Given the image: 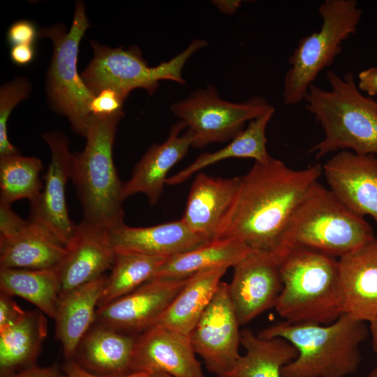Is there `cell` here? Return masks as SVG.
Returning <instances> with one entry per match:
<instances>
[{
  "label": "cell",
  "instance_id": "cell-5",
  "mask_svg": "<svg viewBox=\"0 0 377 377\" xmlns=\"http://www.w3.org/2000/svg\"><path fill=\"white\" fill-rule=\"evenodd\" d=\"M124 112L109 116L91 114L86 145L73 154L71 179L82 208V221L111 230L123 223V188L112 157L119 122Z\"/></svg>",
  "mask_w": 377,
  "mask_h": 377
},
{
  "label": "cell",
  "instance_id": "cell-31",
  "mask_svg": "<svg viewBox=\"0 0 377 377\" xmlns=\"http://www.w3.org/2000/svg\"><path fill=\"white\" fill-rule=\"evenodd\" d=\"M168 257L116 253L111 272L107 277L98 308L128 294L154 279Z\"/></svg>",
  "mask_w": 377,
  "mask_h": 377
},
{
  "label": "cell",
  "instance_id": "cell-42",
  "mask_svg": "<svg viewBox=\"0 0 377 377\" xmlns=\"http://www.w3.org/2000/svg\"><path fill=\"white\" fill-rule=\"evenodd\" d=\"M213 4L224 14H233L240 7L242 1H213Z\"/></svg>",
  "mask_w": 377,
  "mask_h": 377
},
{
  "label": "cell",
  "instance_id": "cell-20",
  "mask_svg": "<svg viewBox=\"0 0 377 377\" xmlns=\"http://www.w3.org/2000/svg\"><path fill=\"white\" fill-rule=\"evenodd\" d=\"M241 177H214L199 173L195 177L182 220L196 235L211 241L236 196Z\"/></svg>",
  "mask_w": 377,
  "mask_h": 377
},
{
  "label": "cell",
  "instance_id": "cell-13",
  "mask_svg": "<svg viewBox=\"0 0 377 377\" xmlns=\"http://www.w3.org/2000/svg\"><path fill=\"white\" fill-rule=\"evenodd\" d=\"M233 268L228 283L229 296L244 325L275 307L283 289L279 258L270 252L253 250Z\"/></svg>",
  "mask_w": 377,
  "mask_h": 377
},
{
  "label": "cell",
  "instance_id": "cell-32",
  "mask_svg": "<svg viewBox=\"0 0 377 377\" xmlns=\"http://www.w3.org/2000/svg\"><path fill=\"white\" fill-rule=\"evenodd\" d=\"M43 169L40 158L20 153L0 157V202L11 205L28 199L30 203L39 197L43 183L39 175Z\"/></svg>",
  "mask_w": 377,
  "mask_h": 377
},
{
  "label": "cell",
  "instance_id": "cell-19",
  "mask_svg": "<svg viewBox=\"0 0 377 377\" xmlns=\"http://www.w3.org/2000/svg\"><path fill=\"white\" fill-rule=\"evenodd\" d=\"M344 313L365 321L377 318V237L338 260Z\"/></svg>",
  "mask_w": 377,
  "mask_h": 377
},
{
  "label": "cell",
  "instance_id": "cell-38",
  "mask_svg": "<svg viewBox=\"0 0 377 377\" xmlns=\"http://www.w3.org/2000/svg\"><path fill=\"white\" fill-rule=\"evenodd\" d=\"M62 371L65 377H149L150 376L144 372H131L119 376L98 375L86 370L73 359L66 360V362L63 366Z\"/></svg>",
  "mask_w": 377,
  "mask_h": 377
},
{
  "label": "cell",
  "instance_id": "cell-6",
  "mask_svg": "<svg viewBox=\"0 0 377 377\" xmlns=\"http://www.w3.org/2000/svg\"><path fill=\"white\" fill-rule=\"evenodd\" d=\"M374 237L372 228L364 217L349 210L317 182L293 215L279 258L293 247L309 248L341 258Z\"/></svg>",
  "mask_w": 377,
  "mask_h": 377
},
{
  "label": "cell",
  "instance_id": "cell-21",
  "mask_svg": "<svg viewBox=\"0 0 377 377\" xmlns=\"http://www.w3.org/2000/svg\"><path fill=\"white\" fill-rule=\"evenodd\" d=\"M110 235L116 253L168 258L209 242L192 232L182 219L142 228L123 223L110 230Z\"/></svg>",
  "mask_w": 377,
  "mask_h": 377
},
{
  "label": "cell",
  "instance_id": "cell-28",
  "mask_svg": "<svg viewBox=\"0 0 377 377\" xmlns=\"http://www.w3.org/2000/svg\"><path fill=\"white\" fill-rule=\"evenodd\" d=\"M246 353L221 377H283L282 369L297 356V350L281 337L260 338L249 329L241 331Z\"/></svg>",
  "mask_w": 377,
  "mask_h": 377
},
{
  "label": "cell",
  "instance_id": "cell-18",
  "mask_svg": "<svg viewBox=\"0 0 377 377\" xmlns=\"http://www.w3.org/2000/svg\"><path fill=\"white\" fill-rule=\"evenodd\" d=\"M180 120L173 124L168 136L163 142L153 144L133 170L131 178L124 182L123 197L126 200L137 193L146 195L149 203L158 202L166 184L170 170L187 154L192 147L193 134Z\"/></svg>",
  "mask_w": 377,
  "mask_h": 377
},
{
  "label": "cell",
  "instance_id": "cell-3",
  "mask_svg": "<svg viewBox=\"0 0 377 377\" xmlns=\"http://www.w3.org/2000/svg\"><path fill=\"white\" fill-rule=\"evenodd\" d=\"M369 332L365 321L343 313L329 325L279 322L257 335L283 338L297 349L296 358L283 367V377H348L361 364L360 346Z\"/></svg>",
  "mask_w": 377,
  "mask_h": 377
},
{
  "label": "cell",
  "instance_id": "cell-29",
  "mask_svg": "<svg viewBox=\"0 0 377 377\" xmlns=\"http://www.w3.org/2000/svg\"><path fill=\"white\" fill-rule=\"evenodd\" d=\"M274 112V108L251 120L248 126L226 147L214 152L201 154L189 165L173 176L168 177L166 184H182L196 172L230 158H250L258 163L266 161L270 155L267 151L265 131Z\"/></svg>",
  "mask_w": 377,
  "mask_h": 377
},
{
  "label": "cell",
  "instance_id": "cell-45",
  "mask_svg": "<svg viewBox=\"0 0 377 377\" xmlns=\"http://www.w3.org/2000/svg\"><path fill=\"white\" fill-rule=\"evenodd\" d=\"M369 377H377V367L370 372Z\"/></svg>",
  "mask_w": 377,
  "mask_h": 377
},
{
  "label": "cell",
  "instance_id": "cell-8",
  "mask_svg": "<svg viewBox=\"0 0 377 377\" xmlns=\"http://www.w3.org/2000/svg\"><path fill=\"white\" fill-rule=\"evenodd\" d=\"M90 43L94 55L81 75L84 84L94 96L105 89H111L126 98L136 89H144L152 94L162 80L185 84L182 75L185 64L193 54L207 45L205 40H193L168 61L149 66L137 46L124 49L113 48L96 41L91 40Z\"/></svg>",
  "mask_w": 377,
  "mask_h": 377
},
{
  "label": "cell",
  "instance_id": "cell-37",
  "mask_svg": "<svg viewBox=\"0 0 377 377\" xmlns=\"http://www.w3.org/2000/svg\"><path fill=\"white\" fill-rule=\"evenodd\" d=\"M11 296L1 293L0 295V330L16 321L24 312Z\"/></svg>",
  "mask_w": 377,
  "mask_h": 377
},
{
  "label": "cell",
  "instance_id": "cell-10",
  "mask_svg": "<svg viewBox=\"0 0 377 377\" xmlns=\"http://www.w3.org/2000/svg\"><path fill=\"white\" fill-rule=\"evenodd\" d=\"M272 108L260 96L251 97L242 103L225 101L212 85L193 91L187 98L170 106L172 113L193 133L194 148L232 140L244 130L246 121Z\"/></svg>",
  "mask_w": 377,
  "mask_h": 377
},
{
  "label": "cell",
  "instance_id": "cell-26",
  "mask_svg": "<svg viewBox=\"0 0 377 377\" xmlns=\"http://www.w3.org/2000/svg\"><path fill=\"white\" fill-rule=\"evenodd\" d=\"M228 269H209L191 276L156 324L189 335L214 298Z\"/></svg>",
  "mask_w": 377,
  "mask_h": 377
},
{
  "label": "cell",
  "instance_id": "cell-9",
  "mask_svg": "<svg viewBox=\"0 0 377 377\" xmlns=\"http://www.w3.org/2000/svg\"><path fill=\"white\" fill-rule=\"evenodd\" d=\"M89 27L84 3H75L70 29L62 24L45 27L39 36L52 43V58L47 75V94L53 109L68 119L73 131L84 137L94 95L84 84L77 68L79 45Z\"/></svg>",
  "mask_w": 377,
  "mask_h": 377
},
{
  "label": "cell",
  "instance_id": "cell-16",
  "mask_svg": "<svg viewBox=\"0 0 377 377\" xmlns=\"http://www.w3.org/2000/svg\"><path fill=\"white\" fill-rule=\"evenodd\" d=\"M331 192L349 210L377 223V156L343 150L322 166Z\"/></svg>",
  "mask_w": 377,
  "mask_h": 377
},
{
  "label": "cell",
  "instance_id": "cell-40",
  "mask_svg": "<svg viewBox=\"0 0 377 377\" xmlns=\"http://www.w3.org/2000/svg\"><path fill=\"white\" fill-rule=\"evenodd\" d=\"M357 80V87L362 92L367 93L370 97L377 95V67L362 71Z\"/></svg>",
  "mask_w": 377,
  "mask_h": 377
},
{
  "label": "cell",
  "instance_id": "cell-14",
  "mask_svg": "<svg viewBox=\"0 0 377 377\" xmlns=\"http://www.w3.org/2000/svg\"><path fill=\"white\" fill-rule=\"evenodd\" d=\"M189 277L152 279L128 294L98 308L95 323L138 336L157 323Z\"/></svg>",
  "mask_w": 377,
  "mask_h": 377
},
{
  "label": "cell",
  "instance_id": "cell-15",
  "mask_svg": "<svg viewBox=\"0 0 377 377\" xmlns=\"http://www.w3.org/2000/svg\"><path fill=\"white\" fill-rule=\"evenodd\" d=\"M189 335L156 324L136 337L131 372L172 377H205Z\"/></svg>",
  "mask_w": 377,
  "mask_h": 377
},
{
  "label": "cell",
  "instance_id": "cell-35",
  "mask_svg": "<svg viewBox=\"0 0 377 377\" xmlns=\"http://www.w3.org/2000/svg\"><path fill=\"white\" fill-rule=\"evenodd\" d=\"M39 37V31L36 24L28 20H17L8 28L6 34L8 43L12 46L17 45H34Z\"/></svg>",
  "mask_w": 377,
  "mask_h": 377
},
{
  "label": "cell",
  "instance_id": "cell-17",
  "mask_svg": "<svg viewBox=\"0 0 377 377\" xmlns=\"http://www.w3.org/2000/svg\"><path fill=\"white\" fill-rule=\"evenodd\" d=\"M67 253L57 266L61 295L93 281L111 269L116 252L110 230L91 226L82 220L76 224L66 246Z\"/></svg>",
  "mask_w": 377,
  "mask_h": 377
},
{
  "label": "cell",
  "instance_id": "cell-7",
  "mask_svg": "<svg viewBox=\"0 0 377 377\" xmlns=\"http://www.w3.org/2000/svg\"><path fill=\"white\" fill-rule=\"evenodd\" d=\"M318 10L320 29L302 38L288 59L282 91L286 105L304 101L316 78L341 53L343 42L357 31L362 16L355 0H325Z\"/></svg>",
  "mask_w": 377,
  "mask_h": 377
},
{
  "label": "cell",
  "instance_id": "cell-44",
  "mask_svg": "<svg viewBox=\"0 0 377 377\" xmlns=\"http://www.w3.org/2000/svg\"><path fill=\"white\" fill-rule=\"evenodd\" d=\"M149 377H172V376L165 374H156L150 375Z\"/></svg>",
  "mask_w": 377,
  "mask_h": 377
},
{
  "label": "cell",
  "instance_id": "cell-22",
  "mask_svg": "<svg viewBox=\"0 0 377 377\" xmlns=\"http://www.w3.org/2000/svg\"><path fill=\"white\" fill-rule=\"evenodd\" d=\"M94 323L80 342L73 360L98 375L119 376L131 373V360L137 336Z\"/></svg>",
  "mask_w": 377,
  "mask_h": 377
},
{
  "label": "cell",
  "instance_id": "cell-41",
  "mask_svg": "<svg viewBox=\"0 0 377 377\" xmlns=\"http://www.w3.org/2000/svg\"><path fill=\"white\" fill-rule=\"evenodd\" d=\"M7 377H65L62 370L57 364L45 367L36 364Z\"/></svg>",
  "mask_w": 377,
  "mask_h": 377
},
{
  "label": "cell",
  "instance_id": "cell-24",
  "mask_svg": "<svg viewBox=\"0 0 377 377\" xmlns=\"http://www.w3.org/2000/svg\"><path fill=\"white\" fill-rule=\"evenodd\" d=\"M66 246L38 223L28 219L12 237L0 241V268L48 269L58 266Z\"/></svg>",
  "mask_w": 377,
  "mask_h": 377
},
{
  "label": "cell",
  "instance_id": "cell-4",
  "mask_svg": "<svg viewBox=\"0 0 377 377\" xmlns=\"http://www.w3.org/2000/svg\"><path fill=\"white\" fill-rule=\"evenodd\" d=\"M283 289L275 309L290 323L329 325L344 313L339 263L305 248L287 249L279 258Z\"/></svg>",
  "mask_w": 377,
  "mask_h": 377
},
{
  "label": "cell",
  "instance_id": "cell-39",
  "mask_svg": "<svg viewBox=\"0 0 377 377\" xmlns=\"http://www.w3.org/2000/svg\"><path fill=\"white\" fill-rule=\"evenodd\" d=\"M9 55L14 64L20 66L29 65L35 59V46L34 45L26 44L12 46Z\"/></svg>",
  "mask_w": 377,
  "mask_h": 377
},
{
  "label": "cell",
  "instance_id": "cell-27",
  "mask_svg": "<svg viewBox=\"0 0 377 377\" xmlns=\"http://www.w3.org/2000/svg\"><path fill=\"white\" fill-rule=\"evenodd\" d=\"M252 251L240 239H213L194 249L169 257L154 279H184L209 269L233 267Z\"/></svg>",
  "mask_w": 377,
  "mask_h": 377
},
{
  "label": "cell",
  "instance_id": "cell-12",
  "mask_svg": "<svg viewBox=\"0 0 377 377\" xmlns=\"http://www.w3.org/2000/svg\"><path fill=\"white\" fill-rule=\"evenodd\" d=\"M42 137L50 147L51 160L43 177V190L38 199L30 203L29 219L42 226L66 246L76 227L69 218L66 202V186L71 179L73 154L63 133L47 132Z\"/></svg>",
  "mask_w": 377,
  "mask_h": 377
},
{
  "label": "cell",
  "instance_id": "cell-43",
  "mask_svg": "<svg viewBox=\"0 0 377 377\" xmlns=\"http://www.w3.org/2000/svg\"><path fill=\"white\" fill-rule=\"evenodd\" d=\"M369 323V330L372 337L373 348L377 354V318L371 320Z\"/></svg>",
  "mask_w": 377,
  "mask_h": 377
},
{
  "label": "cell",
  "instance_id": "cell-36",
  "mask_svg": "<svg viewBox=\"0 0 377 377\" xmlns=\"http://www.w3.org/2000/svg\"><path fill=\"white\" fill-rule=\"evenodd\" d=\"M28 220L22 219L10 207V205L0 202V241L8 239L27 223Z\"/></svg>",
  "mask_w": 377,
  "mask_h": 377
},
{
  "label": "cell",
  "instance_id": "cell-23",
  "mask_svg": "<svg viewBox=\"0 0 377 377\" xmlns=\"http://www.w3.org/2000/svg\"><path fill=\"white\" fill-rule=\"evenodd\" d=\"M106 279L103 275L60 295L55 334L66 360L73 359L80 342L95 323L96 307Z\"/></svg>",
  "mask_w": 377,
  "mask_h": 377
},
{
  "label": "cell",
  "instance_id": "cell-33",
  "mask_svg": "<svg viewBox=\"0 0 377 377\" xmlns=\"http://www.w3.org/2000/svg\"><path fill=\"white\" fill-rule=\"evenodd\" d=\"M30 82L24 77L4 84L0 90V157L18 154L8 135V121L14 108L27 98L31 91Z\"/></svg>",
  "mask_w": 377,
  "mask_h": 377
},
{
  "label": "cell",
  "instance_id": "cell-25",
  "mask_svg": "<svg viewBox=\"0 0 377 377\" xmlns=\"http://www.w3.org/2000/svg\"><path fill=\"white\" fill-rule=\"evenodd\" d=\"M47 333L45 315L24 311L13 323L0 330V375L7 377L36 365Z\"/></svg>",
  "mask_w": 377,
  "mask_h": 377
},
{
  "label": "cell",
  "instance_id": "cell-2",
  "mask_svg": "<svg viewBox=\"0 0 377 377\" xmlns=\"http://www.w3.org/2000/svg\"><path fill=\"white\" fill-rule=\"evenodd\" d=\"M326 77L330 89L313 84L304 99L325 134L309 152L316 158L338 150L377 154V101L362 94L353 73L329 70Z\"/></svg>",
  "mask_w": 377,
  "mask_h": 377
},
{
  "label": "cell",
  "instance_id": "cell-11",
  "mask_svg": "<svg viewBox=\"0 0 377 377\" xmlns=\"http://www.w3.org/2000/svg\"><path fill=\"white\" fill-rule=\"evenodd\" d=\"M240 325L229 296L228 284L221 281L189 334L195 353L217 377L230 371L241 356Z\"/></svg>",
  "mask_w": 377,
  "mask_h": 377
},
{
  "label": "cell",
  "instance_id": "cell-34",
  "mask_svg": "<svg viewBox=\"0 0 377 377\" xmlns=\"http://www.w3.org/2000/svg\"><path fill=\"white\" fill-rule=\"evenodd\" d=\"M126 98L111 89H105L96 94L90 104V112L94 115L109 116L123 112Z\"/></svg>",
  "mask_w": 377,
  "mask_h": 377
},
{
  "label": "cell",
  "instance_id": "cell-1",
  "mask_svg": "<svg viewBox=\"0 0 377 377\" xmlns=\"http://www.w3.org/2000/svg\"><path fill=\"white\" fill-rule=\"evenodd\" d=\"M322 170L319 163L294 170L271 156L263 163L255 162L241 177L214 239H240L253 250L279 258L288 225Z\"/></svg>",
  "mask_w": 377,
  "mask_h": 377
},
{
  "label": "cell",
  "instance_id": "cell-30",
  "mask_svg": "<svg viewBox=\"0 0 377 377\" xmlns=\"http://www.w3.org/2000/svg\"><path fill=\"white\" fill-rule=\"evenodd\" d=\"M1 293L17 296L54 319L61 283L57 266L48 269L0 268Z\"/></svg>",
  "mask_w": 377,
  "mask_h": 377
}]
</instances>
